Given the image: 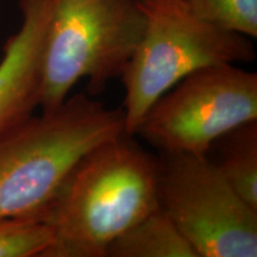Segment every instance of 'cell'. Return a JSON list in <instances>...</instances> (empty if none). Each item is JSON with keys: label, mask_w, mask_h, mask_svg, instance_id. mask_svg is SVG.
Here are the masks:
<instances>
[{"label": "cell", "mask_w": 257, "mask_h": 257, "mask_svg": "<svg viewBox=\"0 0 257 257\" xmlns=\"http://www.w3.org/2000/svg\"><path fill=\"white\" fill-rule=\"evenodd\" d=\"M53 230L40 219L0 220V257H42Z\"/></svg>", "instance_id": "11"}, {"label": "cell", "mask_w": 257, "mask_h": 257, "mask_svg": "<svg viewBox=\"0 0 257 257\" xmlns=\"http://www.w3.org/2000/svg\"><path fill=\"white\" fill-rule=\"evenodd\" d=\"M121 134L89 150L42 216L53 242L42 257H106L110 244L156 211L159 160Z\"/></svg>", "instance_id": "1"}, {"label": "cell", "mask_w": 257, "mask_h": 257, "mask_svg": "<svg viewBox=\"0 0 257 257\" xmlns=\"http://www.w3.org/2000/svg\"><path fill=\"white\" fill-rule=\"evenodd\" d=\"M106 257H197V253L159 207L113 240Z\"/></svg>", "instance_id": "8"}, {"label": "cell", "mask_w": 257, "mask_h": 257, "mask_svg": "<svg viewBox=\"0 0 257 257\" xmlns=\"http://www.w3.org/2000/svg\"><path fill=\"white\" fill-rule=\"evenodd\" d=\"M257 120V74L233 64L195 70L154 102L136 134L162 153L207 155L218 138Z\"/></svg>", "instance_id": "6"}, {"label": "cell", "mask_w": 257, "mask_h": 257, "mask_svg": "<svg viewBox=\"0 0 257 257\" xmlns=\"http://www.w3.org/2000/svg\"><path fill=\"white\" fill-rule=\"evenodd\" d=\"M159 204L197 257L257 256V210L207 155L162 153Z\"/></svg>", "instance_id": "5"}, {"label": "cell", "mask_w": 257, "mask_h": 257, "mask_svg": "<svg viewBox=\"0 0 257 257\" xmlns=\"http://www.w3.org/2000/svg\"><path fill=\"white\" fill-rule=\"evenodd\" d=\"M121 134L123 108L78 93L0 136V220H42L82 156Z\"/></svg>", "instance_id": "2"}, {"label": "cell", "mask_w": 257, "mask_h": 257, "mask_svg": "<svg viewBox=\"0 0 257 257\" xmlns=\"http://www.w3.org/2000/svg\"><path fill=\"white\" fill-rule=\"evenodd\" d=\"M144 31L121 75L125 134L137 126L157 99L195 70L256 59L251 38L199 18L186 0H138Z\"/></svg>", "instance_id": "4"}, {"label": "cell", "mask_w": 257, "mask_h": 257, "mask_svg": "<svg viewBox=\"0 0 257 257\" xmlns=\"http://www.w3.org/2000/svg\"><path fill=\"white\" fill-rule=\"evenodd\" d=\"M53 0H19L22 25L0 60V136L40 107L42 50Z\"/></svg>", "instance_id": "7"}, {"label": "cell", "mask_w": 257, "mask_h": 257, "mask_svg": "<svg viewBox=\"0 0 257 257\" xmlns=\"http://www.w3.org/2000/svg\"><path fill=\"white\" fill-rule=\"evenodd\" d=\"M197 17L221 29L257 37V0H186Z\"/></svg>", "instance_id": "10"}, {"label": "cell", "mask_w": 257, "mask_h": 257, "mask_svg": "<svg viewBox=\"0 0 257 257\" xmlns=\"http://www.w3.org/2000/svg\"><path fill=\"white\" fill-rule=\"evenodd\" d=\"M214 143H219L216 165L233 191L257 210V120L239 125Z\"/></svg>", "instance_id": "9"}, {"label": "cell", "mask_w": 257, "mask_h": 257, "mask_svg": "<svg viewBox=\"0 0 257 257\" xmlns=\"http://www.w3.org/2000/svg\"><path fill=\"white\" fill-rule=\"evenodd\" d=\"M144 24L138 0H53L42 50V112L57 110L81 79L99 95L121 78Z\"/></svg>", "instance_id": "3"}]
</instances>
